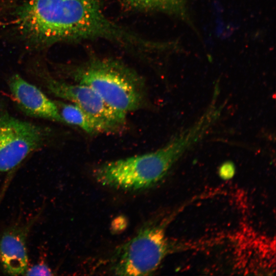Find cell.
<instances>
[{"mask_svg":"<svg viewBox=\"0 0 276 276\" xmlns=\"http://www.w3.org/2000/svg\"><path fill=\"white\" fill-rule=\"evenodd\" d=\"M55 102L64 123L75 125L88 133H108L102 124L76 105Z\"/></svg>","mask_w":276,"mask_h":276,"instance_id":"obj_9","label":"cell"},{"mask_svg":"<svg viewBox=\"0 0 276 276\" xmlns=\"http://www.w3.org/2000/svg\"><path fill=\"white\" fill-rule=\"evenodd\" d=\"M31 223L14 225L0 236V262L8 274H25L29 265L27 238Z\"/></svg>","mask_w":276,"mask_h":276,"instance_id":"obj_8","label":"cell"},{"mask_svg":"<svg viewBox=\"0 0 276 276\" xmlns=\"http://www.w3.org/2000/svg\"><path fill=\"white\" fill-rule=\"evenodd\" d=\"M68 76L76 83L94 89L109 106L127 113L145 102L144 82L137 73L119 61L94 59L69 67Z\"/></svg>","mask_w":276,"mask_h":276,"instance_id":"obj_3","label":"cell"},{"mask_svg":"<svg viewBox=\"0 0 276 276\" xmlns=\"http://www.w3.org/2000/svg\"><path fill=\"white\" fill-rule=\"evenodd\" d=\"M205 112L187 129L156 151L104 163L94 172L96 181L103 186L124 191L150 188L165 176L186 151L199 141L214 123Z\"/></svg>","mask_w":276,"mask_h":276,"instance_id":"obj_2","label":"cell"},{"mask_svg":"<svg viewBox=\"0 0 276 276\" xmlns=\"http://www.w3.org/2000/svg\"><path fill=\"white\" fill-rule=\"evenodd\" d=\"M169 251L164 224L148 223L117 250L111 270L120 275H150Z\"/></svg>","mask_w":276,"mask_h":276,"instance_id":"obj_4","label":"cell"},{"mask_svg":"<svg viewBox=\"0 0 276 276\" xmlns=\"http://www.w3.org/2000/svg\"><path fill=\"white\" fill-rule=\"evenodd\" d=\"M46 128L0 112V173L18 165L49 139Z\"/></svg>","mask_w":276,"mask_h":276,"instance_id":"obj_5","label":"cell"},{"mask_svg":"<svg viewBox=\"0 0 276 276\" xmlns=\"http://www.w3.org/2000/svg\"><path fill=\"white\" fill-rule=\"evenodd\" d=\"M8 85L18 107L26 114L64 123L55 102L35 85L18 74L10 77Z\"/></svg>","mask_w":276,"mask_h":276,"instance_id":"obj_7","label":"cell"},{"mask_svg":"<svg viewBox=\"0 0 276 276\" xmlns=\"http://www.w3.org/2000/svg\"><path fill=\"white\" fill-rule=\"evenodd\" d=\"M37 75L49 92L78 106L102 124L108 133L118 131L125 125L126 113L111 107L90 87L57 80L46 70H39Z\"/></svg>","mask_w":276,"mask_h":276,"instance_id":"obj_6","label":"cell"},{"mask_svg":"<svg viewBox=\"0 0 276 276\" xmlns=\"http://www.w3.org/2000/svg\"><path fill=\"white\" fill-rule=\"evenodd\" d=\"M133 8L144 10H170L177 0H123Z\"/></svg>","mask_w":276,"mask_h":276,"instance_id":"obj_10","label":"cell"},{"mask_svg":"<svg viewBox=\"0 0 276 276\" xmlns=\"http://www.w3.org/2000/svg\"><path fill=\"white\" fill-rule=\"evenodd\" d=\"M27 275H53L50 268L47 264L40 263L28 268L25 274Z\"/></svg>","mask_w":276,"mask_h":276,"instance_id":"obj_11","label":"cell"},{"mask_svg":"<svg viewBox=\"0 0 276 276\" xmlns=\"http://www.w3.org/2000/svg\"><path fill=\"white\" fill-rule=\"evenodd\" d=\"M8 20L27 47L42 49L62 41L103 38L136 46L140 37L109 20L101 0H15Z\"/></svg>","mask_w":276,"mask_h":276,"instance_id":"obj_1","label":"cell"}]
</instances>
